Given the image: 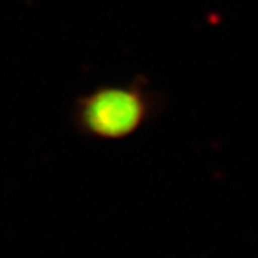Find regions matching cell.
<instances>
[{
  "label": "cell",
  "instance_id": "6da1fadb",
  "mask_svg": "<svg viewBox=\"0 0 258 258\" xmlns=\"http://www.w3.org/2000/svg\"><path fill=\"white\" fill-rule=\"evenodd\" d=\"M148 94L139 86H102L77 99L72 121L94 139H122L136 133L149 114Z\"/></svg>",
  "mask_w": 258,
  "mask_h": 258
}]
</instances>
